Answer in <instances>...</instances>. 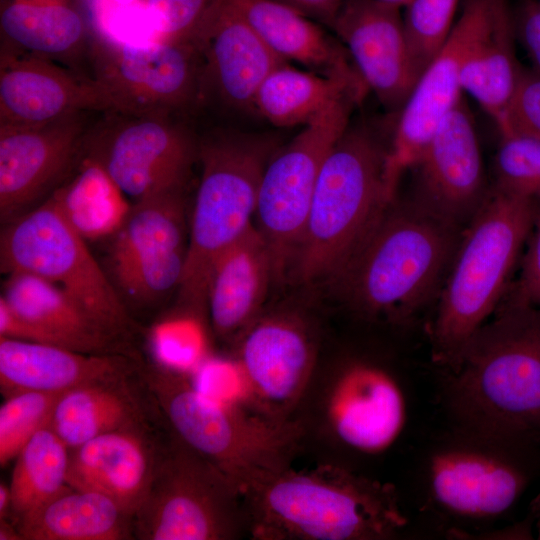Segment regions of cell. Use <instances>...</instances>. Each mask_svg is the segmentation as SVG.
<instances>
[{"label": "cell", "mask_w": 540, "mask_h": 540, "mask_svg": "<svg viewBox=\"0 0 540 540\" xmlns=\"http://www.w3.org/2000/svg\"><path fill=\"white\" fill-rule=\"evenodd\" d=\"M446 424L414 454L413 505L437 534L487 537L540 480V445Z\"/></svg>", "instance_id": "6da1fadb"}, {"label": "cell", "mask_w": 540, "mask_h": 540, "mask_svg": "<svg viewBox=\"0 0 540 540\" xmlns=\"http://www.w3.org/2000/svg\"><path fill=\"white\" fill-rule=\"evenodd\" d=\"M491 317L436 400L448 424L540 445V309L504 296Z\"/></svg>", "instance_id": "7a4b0ae2"}, {"label": "cell", "mask_w": 540, "mask_h": 540, "mask_svg": "<svg viewBox=\"0 0 540 540\" xmlns=\"http://www.w3.org/2000/svg\"><path fill=\"white\" fill-rule=\"evenodd\" d=\"M239 491L258 540H387L411 524L393 484L337 462L268 472Z\"/></svg>", "instance_id": "3957f363"}, {"label": "cell", "mask_w": 540, "mask_h": 540, "mask_svg": "<svg viewBox=\"0 0 540 540\" xmlns=\"http://www.w3.org/2000/svg\"><path fill=\"white\" fill-rule=\"evenodd\" d=\"M462 229L418 199L395 198L333 281L359 319L414 327L442 285Z\"/></svg>", "instance_id": "277c9868"}, {"label": "cell", "mask_w": 540, "mask_h": 540, "mask_svg": "<svg viewBox=\"0 0 540 540\" xmlns=\"http://www.w3.org/2000/svg\"><path fill=\"white\" fill-rule=\"evenodd\" d=\"M539 207L494 186L464 227L428 327L437 371L458 369L468 344L506 295Z\"/></svg>", "instance_id": "5b68a950"}, {"label": "cell", "mask_w": 540, "mask_h": 540, "mask_svg": "<svg viewBox=\"0 0 540 540\" xmlns=\"http://www.w3.org/2000/svg\"><path fill=\"white\" fill-rule=\"evenodd\" d=\"M139 374L168 429L238 489L292 466L306 436L298 418H276L215 400L197 390L182 369L162 360L144 359Z\"/></svg>", "instance_id": "8992f818"}, {"label": "cell", "mask_w": 540, "mask_h": 540, "mask_svg": "<svg viewBox=\"0 0 540 540\" xmlns=\"http://www.w3.org/2000/svg\"><path fill=\"white\" fill-rule=\"evenodd\" d=\"M385 153L357 125H349L332 147L289 270L297 282H333L391 202L383 178Z\"/></svg>", "instance_id": "52a82bcc"}, {"label": "cell", "mask_w": 540, "mask_h": 540, "mask_svg": "<svg viewBox=\"0 0 540 540\" xmlns=\"http://www.w3.org/2000/svg\"><path fill=\"white\" fill-rule=\"evenodd\" d=\"M416 384L394 357L356 350L313 378L304 397L313 398L315 425L343 465L359 471L360 462L385 456L407 437Z\"/></svg>", "instance_id": "ba28073f"}, {"label": "cell", "mask_w": 540, "mask_h": 540, "mask_svg": "<svg viewBox=\"0 0 540 540\" xmlns=\"http://www.w3.org/2000/svg\"><path fill=\"white\" fill-rule=\"evenodd\" d=\"M275 139L218 130L199 140L200 180L191 213L180 302L206 306L210 274L220 256L253 226L264 169Z\"/></svg>", "instance_id": "9c48e42d"}, {"label": "cell", "mask_w": 540, "mask_h": 540, "mask_svg": "<svg viewBox=\"0 0 540 540\" xmlns=\"http://www.w3.org/2000/svg\"><path fill=\"white\" fill-rule=\"evenodd\" d=\"M247 530L237 486L167 427L154 475L134 515L138 540H231Z\"/></svg>", "instance_id": "30bf717a"}, {"label": "cell", "mask_w": 540, "mask_h": 540, "mask_svg": "<svg viewBox=\"0 0 540 540\" xmlns=\"http://www.w3.org/2000/svg\"><path fill=\"white\" fill-rule=\"evenodd\" d=\"M0 267L5 274L27 272L56 285L119 336L131 340L139 331L106 270L51 196L4 225Z\"/></svg>", "instance_id": "8fae6325"}, {"label": "cell", "mask_w": 540, "mask_h": 540, "mask_svg": "<svg viewBox=\"0 0 540 540\" xmlns=\"http://www.w3.org/2000/svg\"><path fill=\"white\" fill-rule=\"evenodd\" d=\"M364 97L349 93L334 101L275 150L264 169L255 226L270 250L277 281L290 270L324 161Z\"/></svg>", "instance_id": "7c38bea8"}, {"label": "cell", "mask_w": 540, "mask_h": 540, "mask_svg": "<svg viewBox=\"0 0 540 540\" xmlns=\"http://www.w3.org/2000/svg\"><path fill=\"white\" fill-rule=\"evenodd\" d=\"M92 76L112 111L172 115L202 104V59L193 41H122L94 33Z\"/></svg>", "instance_id": "4fadbf2b"}, {"label": "cell", "mask_w": 540, "mask_h": 540, "mask_svg": "<svg viewBox=\"0 0 540 540\" xmlns=\"http://www.w3.org/2000/svg\"><path fill=\"white\" fill-rule=\"evenodd\" d=\"M199 140L178 116L103 113L87 135L84 158L133 203L184 188Z\"/></svg>", "instance_id": "5bb4252c"}, {"label": "cell", "mask_w": 540, "mask_h": 540, "mask_svg": "<svg viewBox=\"0 0 540 540\" xmlns=\"http://www.w3.org/2000/svg\"><path fill=\"white\" fill-rule=\"evenodd\" d=\"M235 343L234 362L256 410L294 417L318 368L319 337L312 318L292 307L263 311Z\"/></svg>", "instance_id": "9a60e30c"}, {"label": "cell", "mask_w": 540, "mask_h": 540, "mask_svg": "<svg viewBox=\"0 0 540 540\" xmlns=\"http://www.w3.org/2000/svg\"><path fill=\"white\" fill-rule=\"evenodd\" d=\"M499 0H465L444 46L417 79L400 109L384 158L389 201L402 176L416 166L436 128L462 98L461 75L467 55L489 24Z\"/></svg>", "instance_id": "2e32d148"}, {"label": "cell", "mask_w": 540, "mask_h": 540, "mask_svg": "<svg viewBox=\"0 0 540 540\" xmlns=\"http://www.w3.org/2000/svg\"><path fill=\"white\" fill-rule=\"evenodd\" d=\"M92 113L28 126H0V221L25 214L76 171Z\"/></svg>", "instance_id": "e0dca14e"}, {"label": "cell", "mask_w": 540, "mask_h": 540, "mask_svg": "<svg viewBox=\"0 0 540 540\" xmlns=\"http://www.w3.org/2000/svg\"><path fill=\"white\" fill-rule=\"evenodd\" d=\"M192 41L202 59V104L253 110L266 77L287 63L275 54L229 0H215Z\"/></svg>", "instance_id": "ac0fdd59"}, {"label": "cell", "mask_w": 540, "mask_h": 540, "mask_svg": "<svg viewBox=\"0 0 540 540\" xmlns=\"http://www.w3.org/2000/svg\"><path fill=\"white\" fill-rule=\"evenodd\" d=\"M415 167L418 200L464 229L489 190L475 122L463 97L440 122Z\"/></svg>", "instance_id": "d6986e66"}, {"label": "cell", "mask_w": 540, "mask_h": 540, "mask_svg": "<svg viewBox=\"0 0 540 540\" xmlns=\"http://www.w3.org/2000/svg\"><path fill=\"white\" fill-rule=\"evenodd\" d=\"M368 91L401 109L413 72L401 8L377 0H344L331 27Z\"/></svg>", "instance_id": "ffe728a7"}, {"label": "cell", "mask_w": 540, "mask_h": 540, "mask_svg": "<svg viewBox=\"0 0 540 540\" xmlns=\"http://www.w3.org/2000/svg\"><path fill=\"white\" fill-rule=\"evenodd\" d=\"M0 126L53 122L78 113L112 111L96 81L53 60L2 50Z\"/></svg>", "instance_id": "44dd1931"}, {"label": "cell", "mask_w": 540, "mask_h": 540, "mask_svg": "<svg viewBox=\"0 0 540 540\" xmlns=\"http://www.w3.org/2000/svg\"><path fill=\"white\" fill-rule=\"evenodd\" d=\"M153 422L97 436L70 449L67 484L114 500L135 515L149 490L167 433Z\"/></svg>", "instance_id": "7402d4cb"}, {"label": "cell", "mask_w": 540, "mask_h": 540, "mask_svg": "<svg viewBox=\"0 0 540 540\" xmlns=\"http://www.w3.org/2000/svg\"><path fill=\"white\" fill-rule=\"evenodd\" d=\"M143 359L139 352L89 354L0 337V390L4 398L25 391L64 393L136 374Z\"/></svg>", "instance_id": "603a6c76"}, {"label": "cell", "mask_w": 540, "mask_h": 540, "mask_svg": "<svg viewBox=\"0 0 540 540\" xmlns=\"http://www.w3.org/2000/svg\"><path fill=\"white\" fill-rule=\"evenodd\" d=\"M0 298L34 325L36 343L89 354L138 353L131 340L106 328L63 290L39 276L7 274Z\"/></svg>", "instance_id": "cb8c5ba5"}, {"label": "cell", "mask_w": 540, "mask_h": 540, "mask_svg": "<svg viewBox=\"0 0 540 540\" xmlns=\"http://www.w3.org/2000/svg\"><path fill=\"white\" fill-rule=\"evenodd\" d=\"M273 281L274 262L254 224L220 256L210 274L206 306L214 332L235 341L264 311Z\"/></svg>", "instance_id": "d4e9b609"}, {"label": "cell", "mask_w": 540, "mask_h": 540, "mask_svg": "<svg viewBox=\"0 0 540 540\" xmlns=\"http://www.w3.org/2000/svg\"><path fill=\"white\" fill-rule=\"evenodd\" d=\"M139 371L62 393L49 427L73 449L108 432L163 420Z\"/></svg>", "instance_id": "484cf974"}, {"label": "cell", "mask_w": 540, "mask_h": 540, "mask_svg": "<svg viewBox=\"0 0 540 540\" xmlns=\"http://www.w3.org/2000/svg\"><path fill=\"white\" fill-rule=\"evenodd\" d=\"M229 1L284 61L326 76H359L343 45L298 11L274 0Z\"/></svg>", "instance_id": "4316f807"}, {"label": "cell", "mask_w": 540, "mask_h": 540, "mask_svg": "<svg viewBox=\"0 0 540 540\" xmlns=\"http://www.w3.org/2000/svg\"><path fill=\"white\" fill-rule=\"evenodd\" d=\"M515 18L507 0L495 12L466 57L462 92L472 97L496 124L500 135L507 130L508 110L522 66L515 51Z\"/></svg>", "instance_id": "83f0119b"}, {"label": "cell", "mask_w": 540, "mask_h": 540, "mask_svg": "<svg viewBox=\"0 0 540 540\" xmlns=\"http://www.w3.org/2000/svg\"><path fill=\"white\" fill-rule=\"evenodd\" d=\"M22 540H130L134 516L111 498L69 485L16 522Z\"/></svg>", "instance_id": "f1b7e54d"}, {"label": "cell", "mask_w": 540, "mask_h": 540, "mask_svg": "<svg viewBox=\"0 0 540 540\" xmlns=\"http://www.w3.org/2000/svg\"><path fill=\"white\" fill-rule=\"evenodd\" d=\"M0 30L4 50L50 60L74 56L92 42L84 16L65 0H7Z\"/></svg>", "instance_id": "f546056e"}, {"label": "cell", "mask_w": 540, "mask_h": 540, "mask_svg": "<svg viewBox=\"0 0 540 540\" xmlns=\"http://www.w3.org/2000/svg\"><path fill=\"white\" fill-rule=\"evenodd\" d=\"M367 92L359 76H326L284 63L259 87L253 110L276 127L305 126L337 99L349 93L365 96Z\"/></svg>", "instance_id": "4dcf8cb0"}, {"label": "cell", "mask_w": 540, "mask_h": 540, "mask_svg": "<svg viewBox=\"0 0 540 540\" xmlns=\"http://www.w3.org/2000/svg\"><path fill=\"white\" fill-rule=\"evenodd\" d=\"M188 232L185 187L135 202L108 237L106 272L160 251L187 247Z\"/></svg>", "instance_id": "1f68e13d"}, {"label": "cell", "mask_w": 540, "mask_h": 540, "mask_svg": "<svg viewBox=\"0 0 540 540\" xmlns=\"http://www.w3.org/2000/svg\"><path fill=\"white\" fill-rule=\"evenodd\" d=\"M50 196L85 240L111 236L131 206L108 175L86 158Z\"/></svg>", "instance_id": "d6a6232c"}, {"label": "cell", "mask_w": 540, "mask_h": 540, "mask_svg": "<svg viewBox=\"0 0 540 540\" xmlns=\"http://www.w3.org/2000/svg\"><path fill=\"white\" fill-rule=\"evenodd\" d=\"M69 459L70 449L49 426L23 447L15 458L9 485L15 524L68 486Z\"/></svg>", "instance_id": "836d02e7"}, {"label": "cell", "mask_w": 540, "mask_h": 540, "mask_svg": "<svg viewBox=\"0 0 540 540\" xmlns=\"http://www.w3.org/2000/svg\"><path fill=\"white\" fill-rule=\"evenodd\" d=\"M187 247L160 251L108 272L119 297L132 315L133 309L156 306L179 289Z\"/></svg>", "instance_id": "e575fe53"}, {"label": "cell", "mask_w": 540, "mask_h": 540, "mask_svg": "<svg viewBox=\"0 0 540 540\" xmlns=\"http://www.w3.org/2000/svg\"><path fill=\"white\" fill-rule=\"evenodd\" d=\"M460 0H411L403 14L416 81L444 46L457 20Z\"/></svg>", "instance_id": "d590c367"}, {"label": "cell", "mask_w": 540, "mask_h": 540, "mask_svg": "<svg viewBox=\"0 0 540 540\" xmlns=\"http://www.w3.org/2000/svg\"><path fill=\"white\" fill-rule=\"evenodd\" d=\"M62 393L25 391L7 398L0 407V465L15 460L28 441L49 426Z\"/></svg>", "instance_id": "8d00e7d4"}, {"label": "cell", "mask_w": 540, "mask_h": 540, "mask_svg": "<svg viewBox=\"0 0 540 540\" xmlns=\"http://www.w3.org/2000/svg\"><path fill=\"white\" fill-rule=\"evenodd\" d=\"M495 186L540 206V140L517 133L501 136Z\"/></svg>", "instance_id": "74e56055"}, {"label": "cell", "mask_w": 540, "mask_h": 540, "mask_svg": "<svg viewBox=\"0 0 540 540\" xmlns=\"http://www.w3.org/2000/svg\"><path fill=\"white\" fill-rule=\"evenodd\" d=\"M214 1L142 0V5L156 40L192 41Z\"/></svg>", "instance_id": "f35d334b"}, {"label": "cell", "mask_w": 540, "mask_h": 540, "mask_svg": "<svg viewBox=\"0 0 540 540\" xmlns=\"http://www.w3.org/2000/svg\"><path fill=\"white\" fill-rule=\"evenodd\" d=\"M540 140V74L522 67L507 118V130Z\"/></svg>", "instance_id": "ab89813d"}, {"label": "cell", "mask_w": 540, "mask_h": 540, "mask_svg": "<svg viewBox=\"0 0 540 540\" xmlns=\"http://www.w3.org/2000/svg\"><path fill=\"white\" fill-rule=\"evenodd\" d=\"M520 269L519 278L505 296L540 309V207Z\"/></svg>", "instance_id": "60d3db41"}, {"label": "cell", "mask_w": 540, "mask_h": 540, "mask_svg": "<svg viewBox=\"0 0 540 540\" xmlns=\"http://www.w3.org/2000/svg\"><path fill=\"white\" fill-rule=\"evenodd\" d=\"M516 35L525 48L533 69L540 74V4L526 1L515 18Z\"/></svg>", "instance_id": "b9f144b4"}, {"label": "cell", "mask_w": 540, "mask_h": 540, "mask_svg": "<svg viewBox=\"0 0 540 540\" xmlns=\"http://www.w3.org/2000/svg\"><path fill=\"white\" fill-rule=\"evenodd\" d=\"M331 27L344 0H274Z\"/></svg>", "instance_id": "7bdbcfd3"}, {"label": "cell", "mask_w": 540, "mask_h": 540, "mask_svg": "<svg viewBox=\"0 0 540 540\" xmlns=\"http://www.w3.org/2000/svg\"><path fill=\"white\" fill-rule=\"evenodd\" d=\"M92 18L95 32L105 30L110 20L124 10L136 7L142 0H83Z\"/></svg>", "instance_id": "ee69618b"}, {"label": "cell", "mask_w": 540, "mask_h": 540, "mask_svg": "<svg viewBox=\"0 0 540 540\" xmlns=\"http://www.w3.org/2000/svg\"><path fill=\"white\" fill-rule=\"evenodd\" d=\"M11 490L10 486L1 482L0 484V519L11 517Z\"/></svg>", "instance_id": "f6af8a7d"}, {"label": "cell", "mask_w": 540, "mask_h": 540, "mask_svg": "<svg viewBox=\"0 0 540 540\" xmlns=\"http://www.w3.org/2000/svg\"><path fill=\"white\" fill-rule=\"evenodd\" d=\"M0 540H22L17 525L8 519H0Z\"/></svg>", "instance_id": "bcb514c9"}, {"label": "cell", "mask_w": 540, "mask_h": 540, "mask_svg": "<svg viewBox=\"0 0 540 540\" xmlns=\"http://www.w3.org/2000/svg\"><path fill=\"white\" fill-rule=\"evenodd\" d=\"M377 1L388 4V5L396 6L402 9L406 7L411 0H377Z\"/></svg>", "instance_id": "7dc6e473"}, {"label": "cell", "mask_w": 540, "mask_h": 540, "mask_svg": "<svg viewBox=\"0 0 540 540\" xmlns=\"http://www.w3.org/2000/svg\"><path fill=\"white\" fill-rule=\"evenodd\" d=\"M537 1H538V2H539V4H540V0H537Z\"/></svg>", "instance_id": "c3c4849f"}]
</instances>
